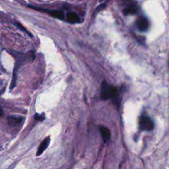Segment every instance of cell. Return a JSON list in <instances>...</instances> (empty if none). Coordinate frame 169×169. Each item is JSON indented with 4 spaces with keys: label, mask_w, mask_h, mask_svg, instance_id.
<instances>
[{
    "label": "cell",
    "mask_w": 169,
    "mask_h": 169,
    "mask_svg": "<svg viewBox=\"0 0 169 169\" xmlns=\"http://www.w3.org/2000/svg\"><path fill=\"white\" fill-rule=\"evenodd\" d=\"M50 143V137H47L46 138H45L43 141H42L40 145H39L36 152V156H40L44 153L45 150L46 149V148L48 147V145Z\"/></svg>",
    "instance_id": "5"
},
{
    "label": "cell",
    "mask_w": 169,
    "mask_h": 169,
    "mask_svg": "<svg viewBox=\"0 0 169 169\" xmlns=\"http://www.w3.org/2000/svg\"><path fill=\"white\" fill-rule=\"evenodd\" d=\"M136 25L139 30L141 32L147 31L149 28V23L146 17L140 16L136 20Z\"/></svg>",
    "instance_id": "3"
},
{
    "label": "cell",
    "mask_w": 169,
    "mask_h": 169,
    "mask_svg": "<svg viewBox=\"0 0 169 169\" xmlns=\"http://www.w3.org/2000/svg\"><path fill=\"white\" fill-rule=\"evenodd\" d=\"M100 95L102 100L110 99L116 100L118 96V91L116 87L108 83L107 81H104L100 87Z\"/></svg>",
    "instance_id": "1"
},
{
    "label": "cell",
    "mask_w": 169,
    "mask_h": 169,
    "mask_svg": "<svg viewBox=\"0 0 169 169\" xmlns=\"http://www.w3.org/2000/svg\"><path fill=\"white\" fill-rule=\"evenodd\" d=\"M139 128L143 131H150L154 128V123L149 116H142L139 120Z\"/></svg>",
    "instance_id": "2"
},
{
    "label": "cell",
    "mask_w": 169,
    "mask_h": 169,
    "mask_svg": "<svg viewBox=\"0 0 169 169\" xmlns=\"http://www.w3.org/2000/svg\"><path fill=\"white\" fill-rule=\"evenodd\" d=\"M14 25H15L16 26H17V27L18 28H19L21 31H24V32H25V33H26V34H28V35L29 36L33 37V34H31L30 33H29V32H28L27 30H26V29L25 27H24V26H23V25H21V24H19V23H18L16 22V23H14Z\"/></svg>",
    "instance_id": "10"
},
{
    "label": "cell",
    "mask_w": 169,
    "mask_h": 169,
    "mask_svg": "<svg viewBox=\"0 0 169 169\" xmlns=\"http://www.w3.org/2000/svg\"><path fill=\"white\" fill-rule=\"evenodd\" d=\"M34 9H35L36 10H42V11L44 12H46L48 13L49 14L53 17L54 18H58V19H60V20H63L64 18V13H63L62 11H58V10H48V9H39V8L37 7H33Z\"/></svg>",
    "instance_id": "4"
},
{
    "label": "cell",
    "mask_w": 169,
    "mask_h": 169,
    "mask_svg": "<svg viewBox=\"0 0 169 169\" xmlns=\"http://www.w3.org/2000/svg\"><path fill=\"white\" fill-rule=\"evenodd\" d=\"M137 7L135 5H130L128 7H127L124 10V13L125 15H134L136 14L137 12Z\"/></svg>",
    "instance_id": "9"
},
{
    "label": "cell",
    "mask_w": 169,
    "mask_h": 169,
    "mask_svg": "<svg viewBox=\"0 0 169 169\" xmlns=\"http://www.w3.org/2000/svg\"><path fill=\"white\" fill-rule=\"evenodd\" d=\"M24 118L22 117H20V116H9L7 118L8 124L9 125L11 126H17L18 124H21L22 121H23Z\"/></svg>",
    "instance_id": "6"
},
{
    "label": "cell",
    "mask_w": 169,
    "mask_h": 169,
    "mask_svg": "<svg viewBox=\"0 0 169 169\" xmlns=\"http://www.w3.org/2000/svg\"><path fill=\"white\" fill-rule=\"evenodd\" d=\"M106 7V5L105 4H101V5H100L99 7H98L97 8V11H100L101 9H103L104 8H105Z\"/></svg>",
    "instance_id": "12"
},
{
    "label": "cell",
    "mask_w": 169,
    "mask_h": 169,
    "mask_svg": "<svg viewBox=\"0 0 169 169\" xmlns=\"http://www.w3.org/2000/svg\"><path fill=\"white\" fill-rule=\"evenodd\" d=\"M67 18L68 22H70V23L75 24L80 22V18H79L78 15L75 12H70L67 13Z\"/></svg>",
    "instance_id": "8"
},
{
    "label": "cell",
    "mask_w": 169,
    "mask_h": 169,
    "mask_svg": "<svg viewBox=\"0 0 169 169\" xmlns=\"http://www.w3.org/2000/svg\"><path fill=\"white\" fill-rule=\"evenodd\" d=\"M99 129L104 142H107L110 139V131L104 126H100Z\"/></svg>",
    "instance_id": "7"
},
{
    "label": "cell",
    "mask_w": 169,
    "mask_h": 169,
    "mask_svg": "<svg viewBox=\"0 0 169 169\" xmlns=\"http://www.w3.org/2000/svg\"><path fill=\"white\" fill-rule=\"evenodd\" d=\"M35 119L37 120H40V121H42V120H44V118L45 117L44 116H43L42 115H39V114H36L35 116Z\"/></svg>",
    "instance_id": "11"
}]
</instances>
